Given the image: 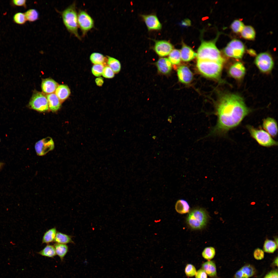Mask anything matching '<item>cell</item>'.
<instances>
[{
	"label": "cell",
	"mask_w": 278,
	"mask_h": 278,
	"mask_svg": "<svg viewBox=\"0 0 278 278\" xmlns=\"http://www.w3.org/2000/svg\"><path fill=\"white\" fill-rule=\"evenodd\" d=\"M181 59L185 62L189 61L197 56V54L189 47L183 45L180 51Z\"/></svg>",
	"instance_id": "19"
},
{
	"label": "cell",
	"mask_w": 278,
	"mask_h": 278,
	"mask_svg": "<svg viewBox=\"0 0 278 278\" xmlns=\"http://www.w3.org/2000/svg\"><path fill=\"white\" fill-rule=\"evenodd\" d=\"M196 272L195 267L193 265L188 264L186 265L185 272L187 277H192L195 276Z\"/></svg>",
	"instance_id": "38"
},
{
	"label": "cell",
	"mask_w": 278,
	"mask_h": 278,
	"mask_svg": "<svg viewBox=\"0 0 278 278\" xmlns=\"http://www.w3.org/2000/svg\"><path fill=\"white\" fill-rule=\"evenodd\" d=\"M277 245L275 241L271 240L266 239L263 245L264 251L268 253H273L276 249Z\"/></svg>",
	"instance_id": "33"
},
{
	"label": "cell",
	"mask_w": 278,
	"mask_h": 278,
	"mask_svg": "<svg viewBox=\"0 0 278 278\" xmlns=\"http://www.w3.org/2000/svg\"><path fill=\"white\" fill-rule=\"evenodd\" d=\"M255 62L258 69L264 73L270 72L274 65V62L271 56L266 52L259 54L256 57Z\"/></svg>",
	"instance_id": "10"
},
{
	"label": "cell",
	"mask_w": 278,
	"mask_h": 278,
	"mask_svg": "<svg viewBox=\"0 0 278 278\" xmlns=\"http://www.w3.org/2000/svg\"><path fill=\"white\" fill-rule=\"evenodd\" d=\"M90 59L91 62L94 64H103L107 60V57L101 53L94 52L90 55Z\"/></svg>",
	"instance_id": "30"
},
{
	"label": "cell",
	"mask_w": 278,
	"mask_h": 278,
	"mask_svg": "<svg viewBox=\"0 0 278 278\" xmlns=\"http://www.w3.org/2000/svg\"><path fill=\"white\" fill-rule=\"evenodd\" d=\"M245 71V68L243 64L240 62H237L230 67L229 70V73L232 77L239 79L244 76Z\"/></svg>",
	"instance_id": "15"
},
{
	"label": "cell",
	"mask_w": 278,
	"mask_h": 278,
	"mask_svg": "<svg viewBox=\"0 0 278 278\" xmlns=\"http://www.w3.org/2000/svg\"><path fill=\"white\" fill-rule=\"evenodd\" d=\"M29 106L31 108L40 112L45 111L49 108L46 96L38 92H36L33 94L29 102Z\"/></svg>",
	"instance_id": "8"
},
{
	"label": "cell",
	"mask_w": 278,
	"mask_h": 278,
	"mask_svg": "<svg viewBox=\"0 0 278 278\" xmlns=\"http://www.w3.org/2000/svg\"><path fill=\"white\" fill-rule=\"evenodd\" d=\"M4 163L2 162H0V169L3 166Z\"/></svg>",
	"instance_id": "51"
},
{
	"label": "cell",
	"mask_w": 278,
	"mask_h": 278,
	"mask_svg": "<svg viewBox=\"0 0 278 278\" xmlns=\"http://www.w3.org/2000/svg\"><path fill=\"white\" fill-rule=\"evenodd\" d=\"M249 54H251V55H254L255 54V52L252 49L249 50L248 51Z\"/></svg>",
	"instance_id": "48"
},
{
	"label": "cell",
	"mask_w": 278,
	"mask_h": 278,
	"mask_svg": "<svg viewBox=\"0 0 278 278\" xmlns=\"http://www.w3.org/2000/svg\"><path fill=\"white\" fill-rule=\"evenodd\" d=\"M38 254L45 257L53 258L56 255L54 245L48 244L41 250L37 252Z\"/></svg>",
	"instance_id": "28"
},
{
	"label": "cell",
	"mask_w": 278,
	"mask_h": 278,
	"mask_svg": "<svg viewBox=\"0 0 278 278\" xmlns=\"http://www.w3.org/2000/svg\"><path fill=\"white\" fill-rule=\"evenodd\" d=\"M10 244H12V245H15V243H13V241H10Z\"/></svg>",
	"instance_id": "52"
},
{
	"label": "cell",
	"mask_w": 278,
	"mask_h": 278,
	"mask_svg": "<svg viewBox=\"0 0 278 278\" xmlns=\"http://www.w3.org/2000/svg\"><path fill=\"white\" fill-rule=\"evenodd\" d=\"M149 115L148 114H145L143 115L142 117L143 118H146L149 117Z\"/></svg>",
	"instance_id": "50"
},
{
	"label": "cell",
	"mask_w": 278,
	"mask_h": 278,
	"mask_svg": "<svg viewBox=\"0 0 278 278\" xmlns=\"http://www.w3.org/2000/svg\"><path fill=\"white\" fill-rule=\"evenodd\" d=\"M72 236L59 232H57L54 242L58 243L66 244L69 243L74 244L72 240Z\"/></svg>",
	"instance_id": "24"
},
{
	"label": "cell",
	"mask_w": 278,
	"mask_h": 278,
	"mask_svg": "<svg viewBox=\"0 0 278 278\" xmlns=\"http://www.w3.org/2000/svg\"><path fill=\"white\" fill-rule=\"evenodd\" d=\"M104 67L103 64H94L91 68L92 73L94 76L100 77L102 75Z\"/></svg>",
	"instance_id": "37"
},
{
	"label": "cell",
	"mask_w": 278,
	"mask_h": 278,
	"mask_svg": "<svg viewBox=\"0 0 278 278\" xmlns=\"http://www.w3.org/2000/svg\"><path fill=\"white\" fill-rule=\"evenodd\" d=\"M115 74L112 69L108 66L104 67L102 75L105 78L110 79L114 77Z\"/></svg>",
	"instance_id": "40"
},
{
	"label": "cell",
	"mask_w": 278,
	"mask_h": 278,
	"mask_svg": "<svg viewBox=\"0 0 278 278\" xmlns=\"http://www.w3.org/2000/svg\"><path fill=\"white\" fill-rule=\"evenodd\" d=\"M54 145L52 139L47 137L37 142L35 144V149L38 155L43 156L53 149Z\"/></svg>",
	"instance_id": "11"
},
{
	"label": "cell",
	"mask_w": 278,
	"mask_h": 278,
	"mask_svg": "<svg viewBox=\"0 0 278 278\" xmlns=\"http://www.w3.org/2000/svg\"><path fill=\"white\" fill-rule=\"evenodd\" d=\"M215 254V250L213 247H208L205 248L202 253V256L205 259L211 260L214 258Z\"/></svg>",
	"instance_id": "34"
},
{
	"label": "cell",
	"mask_w": 278,
	"mask_h": 278,
	"mask_svg": "<svg viewBox=\"0 0 278 278\" xmlns=\"http://www.w3.org/2000/svg\"><path fill=\"white\" fill-rule=\"evenodd\" d=\"M208 215L205 210L200 208H195L188 214L186 222L192 229L198 230L203 228L206 224Z\"/></svg>",
	"instance_id": "5"
},
{
	"label": "cell",
	"mask_w": 278,
	"mask_h": 278,
	"mask_svg": "<svg viewBox=\"0 0 278 278\" xmlns=\"http://www.w3.org/2000/svg\"><path fill=\"white\" fill-rule=\"evenodd\" d=\"M182 23V25L183 26H187L189 25L190 24V21L188 19L185 20L183 21Z\"/></svg>",
	"instance_id": "47"
},
{
	"label": "cell",
	"mask_w": 278,
	"mask_h": 278,
	"mask_svg": "<svg viewBox=\"0 0 278 278\" xmlns=\"http://www.w3.org/2000/svg\"><path fill=\"white\" fill-rule=\"evenodd\" d=\"M177 73L179 80L182 83H189L193 79V75L192 72L188 68L185 66H179L177 69Z\"/></svg>",
	"instance_id": "16"
},
{
	"label": "cell",
	"mask_w": 278,
	"mask_h": 278,
	"mask_svg": "<svg viewBox=\"0 0 278 278\" xmlns=\"http://www.w3.org/2000/svg\"><path fill=\"white\" fill-rule=\"evenodd\" d=\"M250 111L239 96L233 94L224 95L216 106L214 114L217 121L209 135L225 134L238 126Z\"/></svg>",
	"instance_id": "1"
},
{
	"label": "cell",
	"mask_w": 278,
	"mask_h": 278,
	"mask_svg": "<svg viewBox=\"0 0 278 278\" xmlns=\"http://www.w3.org/2000/svg\"><path fill=\"white\" fill-rule=\"evenodd\" d=\"M243 23L238 20H234L231 23V28L232 30L236 33L241 32L244 27Z\"/></svg>",
	"instance_id": "36"
},
{
	"label": "cell",
	"mask_w": 278,
	"mask_h": 278,
	"mask_svg": "<svg viewBox=\"0 0 278 278\" xmlns=\"http://www.w3.org/2000/svg\"><path fill=\"white\" fill-rule=\"evenodd\" d=\"M207 275L202 269L197 271L195 275V278H207Z\"/></svg>",
	"instance_id": "43"
},
{
	"label": "cell",
	"mask_w": 278,
	"mask_h": 278,
	"mask_svg": "<svg viewBox=\"0 0 278 278\" xmlns=\"http://www.w3.org/2000/svg\"><path fill=\"white\" fill-rule=\"evenodd\" d=\"M245 50L244 46L241 41L233 39L228 44L224 49L223 52L228 57L239 59L242 57Z\"/></svg>",
	"instance_id": "7"
},
{
	"label": "cell",
	"mask_w": 278,
	"mask_h": 278,
	"mask_svg": "<svg viewBox=\"0 0 278 278\" xmlns=\"http://www.w3.org/2000/svg\"><path fill=\"white\" fill-rule=\"evenodd\" d=\"M198 60H207L223 63L224 59L214 41L202 42L197 54Z\"/></svg>",
	"instance_id": "3"
},
{
	"label": "cell",
	"mask_w": 278,
	"mask_h": 278,
	"mask_svg": "<svg viewBox=\"0 0 278 278\" xmlns=\"http://www.w3.org/2000/svg\"><path fill=\"white\" fill-rule=\"evenodd\" d=\"M274 264L276 266H278V257H276L274 261Z\"/></svg>",
	"instance_id": "49"
},
{
	"label": "cell",
	"mask_w": 278,
	"mask_h": 278,
	"mask_svg": "<svg viewBox=\"0 0 278 278\" xmlns=\"http://www.w3.org/2000/svg\"><path fill=\"white\" fill-rule=\"evenodd\" d=\"M254 258L257 260H261L264 257V251L259 248H257L254 250Z\"/></svg>",
	"instance_id": "41"
},
{
	"label": "cell",
	"mask_w": 278,
	"mask_h": 278,
	"mask_svg": "<svg viewBox=\"0 0 278 278\" xmlns=\"http://www.w3.org/2000/svg\"><path fill=\"white\" fill-rule=\"evenodd\" d=\"M156 137H157L156 136H153L152 137V138L154 140H155L156 139Z\"/></svg>",
	"instance_id": "53"
},
{
	"label": "cell",
	"mask_w": 278,
	"mask_h": 278,
	"mask_svg": "<svg viewBox=\"0 0 278 278\" xmlns=\"http://www.w3.org/2000/svg\"><path fill=\"white\" fill-rule=\"evenodd\" d=\"M168 59L171 64H179L181 60L180 51L177 49L172 50L169 54Z\"/></svg>",
	"instance_id": "31"
},
{
	"label": "cell",
	"mask_w": 278,
	"mask_h": 278,
	"mask_svg": "<svg viewBox=\"0 0 278 278\" xmlns=\"http://www.w3.org/2000/svg\"><path fill=\"white\" fill-rule=\"evenodd\" d=\"M78 27L83 36L94 26V21L91 16L85 11L80 10L77 14Z\"/></svg>",
	"instance_id": "9"
},
{
	"label": "cell",
	"mask_w": 278,
	"mask_h": 278,
	"mask_svg": "<svg viewBox=\"0 0 278 278\" xmlns=\"http://www.w3.org/2000/svg\"><path fill=\"white\" fill-rule=\"evenodd\" d=\"M63 21L67 31L79 40L81 38L78 32L77 14L76 4L73 2L60 12Z\"/></svg>",
	"instance_id": "2"
},
{
	"label": "cell",
	"mask_w": 278,
	"mask_h": 278,
	"mask_svg": "<svg viewBox=\"0 0 278 278\" xmlns=\"http://www.w3.org/2000/svg\"><path fill=\"white\" fill-rule=\"evenodd\" d=\"M141 17L149 30H158L161 29V24L155 15H142Z\"/></svg>",
	"instance_id": "13"
},
{
	"label": "cell",
	"mask_w": 278,
	"mask_h": 278,
	"mask_svg": "<svg viewBox=\"0 0 278 278\" xmlns=\"http://www.w3.org/2000/svg\"><path fill=\"white\" fill-rule=\"evenodd\" d=\"M241 35L244 38L248 40H253L255 37V32L251 26H245L241 32Z\"/></svg>",
	"instance_id": "29"
},
{
	"label": "cell",
	"mask_w": 278,
	"mask_h": 278,
	"mask_svg": "<svg viewBox=\"0 0 278 278\" xmlns=\"http://www.w3.org/2000/svg\"><path fill=\"white\" fill-rule=\"evenodd\" d=\"M222 64L215 61L197 60V66L199 72L204 76L217 79L220 76Z\"/></svg>",
	"instance_id": "4"
},
{
	"label": "cell",
	"mask_w": 278,
	"mask_h": 278,
	"mask_svg": "<svg viewBox=\"0 0 278 278\" xmlns=\"http://www.w3.org/2000/svg\"><path fill=\"white\" fill-rule=\"evenodd\" d=\"M56 253L63 261L68 251V247L66 244L55 243L54 245Z\"/></svg>",
	"instance_id": "26"
},
{
	"label": "cell",
	"mask_w": 278,
	"mask_h": 278,
	"mask_svg": "<svg viewBox=\"0 0 278 278\" xmlns=\"http://www.w3.org/2000/svg\"><path fill=\"white\" fill-rule=\"evenodd\" d=\"M262 126L263 128L271 136L275 137L277 135L278 127L277 123L273 118L268 117L264 119Z\"/></svg>",
	"instance_id": "14"
},
{
	"label": "cell",
	"mask_w": 278,
	"mask_h": 278,
	"mask_svg": "<svg viewBox=\"0 0 278 278\" xmlns=\"http://www.w3.org/2000/svg\"><path fill=\"white\" fill-rule=\"evenodd\" d=\"M56 227L51 228L44 233L42 238V243L47 244L54 241L57 232Z\"/></svg>",
	"instance_id": "25"
},
{
	"label": "cell",
	"mask_w": 278,
	"mask_h": 278,
	"mask_svg": "<svg viewBox=\"0 0 278 278\" xmlns=\"http://www.w3.org/2000/svg\"><path fill=\"white\" fill-rule=\"evenodd\" d=\"M234 278H248V277L240 269L236 273Z\"/></svg>",
	"instance_id": "44"
},
{
	"label": "cell",
	"mask_w": 278,
	"mask_h": 278,
	"mask_svg": "<svg viewBox=\"0 0 278 278\" xmlns=\"http://www.w3.org/2000/svg\"><path fill=\"white\" fill-rule=\"evenodd\" d=\"M58 85V83L53 80L47 78L42 80L41 87L43 92L48 94L55 92Z\"/></svg>",
	"instance_id": "17"
},
{
	"label": "cell",
	"mask_w": 278,
	"mask_h": 278,
	"mask_svg": "<svg viewBox=\"0 0 278 278\" xmlns=\"http://www.w3.org/2000/svg\"><path fill=\"white\" fill-rule=\"evenodd\" d=\"M247 128L251 136L261 146L270 147L277 145V142L265 130L250 125L247 126Z\"/></svg>",
	"instance_id": "6"
},
{
	"label": "cell",
	"mask_w": 278,
	"mask_h": 278,
	"mask_svg": "<svg viewBox=\"0 0 278 278\" xmlns=\"http://www.w3.org/2000/svg\"><path fill=\"white\" fill-rule=\"evenodd\" d=\"M107 63L109 67L115 73H118L121 68V65L120 62L117 59L113 57L107 56Z\"/></svg>",
	"instance_id": "27"
},
{
	"label": "cell",
	"mask_w": 278,
	"mask_h": 278,
	"mask_svg": "<svg viewBox=\"0 0 278 278\" xmlns=\"http://www.w3.org/2000/svg\"><path fill=\"white\" fill-rule=\"evenodd\" d=\"M264 278H278V272L276 270L270 272Z\"/></svg>",
	"instance_id": "45"
},
{
	"label": "cell",
	"mask_w": 278,
	"mask_h": 278,
	"mask_svg": "<svg viewBox=\"0 0 278 278\" xmlns=\"http://www.w3.org/2000/svg\"><path fill=\"white\" fill-rule=\"evenodd\" d=\"M202 269L210 277H214L217 276L216 265L213 261L208 260L203 263L202 265Z\"/></svg>",
	"instance_id": "20"
},
{
	"label": "cell",
	"mask_w": 278,
	"mask_h": 278,
	"mask_svg": "<svg viewBox=\"0 0 278 278\" xmlns=\"http://www.w3.org/2000/svg\"><path fill=\"white\" fill-rule=\"evenodd\" d=\"M14 22L19 25L24 24L27 21L24 13L18 12L15 14L13 17Z\"/></svg>",
	"instance_id": "35"
},
{
	"label": "cell",
	"mask_w": 278,
	"mask_h": 278,
	"mask_svg": "<svg viewBox=\"0 0 278 278\" xmlns=\"http://www.w3.org/2000/svg\"><path fill=\"white\" fill-rule=\"evenodd\" d=\"M173 48V46L171 44L165 40L156 41L154 47V50L156 53L161 57L169 55Z\"/></svg>",
	"instance_id": "12"
},
{
	"label": "cell",
	"mask_w": 278,
	"mask_h": 278,
	"mask_svg": "<svg viewBox=\"0 0 278 278\" xmlns=\"http://www.w3.org/2000/svg\"><path fill=\"white\" fill-rule=\"evenodd\" d=\"M176 212L180 214L186 213L189 212L190 206L188 202L184 199H180L176 202L175 205Z\"/></svg>",
	"instance_id": "23"
},
{
	"label": "cell",
	"mask_w": 278,
	"mask_h": 278,
	"mask_svg": "<svg viewBox=\"0 0 278 278\" xmlns=\"http://www.w3.org/2000/svg\"><path fill=\"white\" fill-rule=\"evenodd\" d=\"M95 82L97 85L99 86H102L104 82L103 79L101 77L97 78L95 80Z\"/></svg>",
	"instance_id": "46"
},
{
	"label": "cell",
	"mask_w": 278,
	"mask_h": 278,
	"mask_svg": "<svg viewBox=\"0 0 278 278\" xmlns=\"http://www.w3.org/2000/svg\"><path fill=\"white\" fill-rule=\"evenodd\" d=\"M156 65L159 71L163 74H168L171 70V64L168 58H160L157 62Z\"/></svg>",
	"instance_id": "18"
},
{
	"label": "cell",
	"mask_w": 278,
	"mask_h": 278,
	"mask_svg": "<svg viewBox=\"0 0 278 278\" xmlns=\"http://www.w3.org/2000/svg\"><path fill=\"white\" fill-rule=\"evenodd\" d=\"M12 2L14 5L17 6L23 7L25 8L27 7L26 0H13Z\"/></svg>",
	"instance_id": "42"
},
{
	"label": "cell",
	"mask_w": 278,
	"mask_h": 278,
	"mask_svg": "<svg viewBox=\"0 0 278 278\" xmlns=\"http://www.w3.org/2000/svg\"><path fill=\"white\" fill-rule=\"evenodd\" d=\"M240 269L245 273L248 278L252 276L255 274V268L252 266L249 265L244 266Z\"/></svg>",
	"instance_id": "39"
},
{
	"label": "cell",
	"mask_w": 278,
	"mask_h": 278,
	"mask_svg": "<svg viewBox=\"0 0 278 278\" xmlns=\"http://www.w3.org/2000/svg\"><path fill=\"white\" fill-rule=\"evenodd\" d=\"M55 93L60 102H62L69 97L71 92L69 88L67 85H58Z\"/></svg>",
	"instance_id": "22"
},
{
	"label": "cell",
	"mask_w": 278,
	"mask_h": 278,
	"mask_svg": "<svg viewBox=\"0 0 278 278\" xmlns=\"http://www.w3.org/2000/svg\"><path fill=\"white\" fill-rule=\"evenodd\" d=\"M49 108L53 111L58 110L61 106V102L55 93L47 94L46 95Z\"/></svg>",
	"instance_id": "21"
},
{
	"label": "cell",
	"mask_w": 278,
	"mask_h": 278,
	"mask_svg": "<svg viewBox=\"0 0 278 278\" xmlns=\"http://www.w3.org/2000/svg\"><path fill=\"white\" fill-rule=\"evenodd\" d=\"M27 21L32 22L37 20L39 18V14L36 9L31 8L28 10L24 13Z\"/></svg>",
	"instance_id": "32"
}]
</instances>
